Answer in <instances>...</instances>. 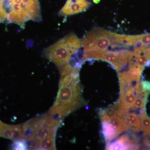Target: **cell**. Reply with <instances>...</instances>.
Masks as SVG:
<instances>
[{
  "label": "cell",
  "instance_id": "cell-1",
  "mask_svg": "<svg viewBox=\"0 0 150 150\" xmlns=\"http://www.w3.org/2000/svg\"><path fill=\"white\" fill-rule=\"evenodd\" d=\"M85 104L78 65L71 72L61 78L56 100L48 113L54 118L60 119Z\"/></svg>",
  "mask_w": 150,
  "mask_h": 150
},
{
  "label": "cell",
  "instance_id": "cell-2",
  "mask_svg": "<svg viewBox=\"0 0 150 150\" xmlns=\"http://www.w3.org/2000/svg\"><path fill=\"white\" fill-rule=\"evenodd\" d=\"M4 6L9 10L6 17L8 22L18 25L22 28L26 22L41 20L39 0H6Z\"/></svg>",
  "mask_w": 150,
  "mask_h": 150
},
{
  "label": "cell",
  "instance_id": "cell-3",
  "mask_svg": "<svg viewBox=\"0 0 150 150\" xmlns=\"http://www.w3.org/2000/svg\"><path fill=\"white\" fill-rule=\"evenodd\" d=\"M82 47V40L74 33H70L46 48L43 55L59 69L70 63L74 54Z\"/></svg>",
  "mask_w": 150,
  "mask_h": 150
},
{
  "label": "cell",
  "instance_id": "cell-4",
  "mask_svg": "<svg viewBox=\"0 0 150 150\" xmlns=\"http://www.w3.org/2000/svg\"><path fill=\"white\" fill-rule=\"evenodd\" d=\"M60 123V119L49 114L33 118L22 125L25 140L33 144L48 137H55Z\"/></svg>",
  "mask_w": 150,
  "mask_h": 150
},
{
  "label": "cell",
  "instance_id": "cell-5",
  "mask_svg": "<svg viewBox=\"0 0 150 150\" xmlns=\"http://www.w3.org/2000/svg\"><path fill=\"white\" fill-rule=\"evenodd\" d=\"M113 34V33L100 28H93L82 40L83 54L107 50L112 43Z\"/></svg>",
  "mask_w": 150,
  "mask_h": 150
},
{
  "label": "cell",
  "instance_id": "cell-6",
  "mask_svg": "<svg viewBox=\"0 0 150 150\" xmlns=\"http://www.w3.org/2000/svg\"><path fill=\"white\" fill-rule=\"evenodd\" d=\"M91 3L86 0H67L65 5L59 12L60 16H67L86 11Z\"/></svg>",
  "mask_w": 150,
  "mask_h": 150
},
{
  "label": "cell",
  "instance_id": "cell-7",
  "mask_svg": "<svg viewBox=\"0 0 150 150\" xmlns=\"http://www.w3.org/2000/svg\"><path fill=\"white\" fill-rule=\"evenodd\" d=\"M142 86L138 88H131L124 93L121 94L118 104L119 107L125 111L133 109L134 103L138 93L142 91Z\"/></svg>",
  "mask_w": 150,
  "mask_h": 150
},
{
  "label": "cell",
  "instance_id": "cell-8",
  "mask_svg": "<svg viewBox=\"0 0 150 150\" xmlns=\"http://www.w3.org/2000/svg\"><path fill=\"white\" fill-rule=\"evenodd\" d=\"M100 117L102 121L108 123L118 135L129 128L123 119L118 115H108L103 112L100 113Z\"/></svg>",
  "mask_w": 150,
  "mask_h": 150
},
{
  "label": "cell",
  "instance_id": "cell-9",
  "mask_svg": "<svg viewBox=\"0 0 150 150\" xmlns=\"http://www.w3.org/2000/svg\"><path fill=\"white\" fill-rule=\"evenodd\" d=\"M121 118L126 123L129 128L134 132H138L141 130V122L139 117L134 112H127L121 115Z\"/></svg>",
  "mask_w": 150,
  "mask_h": 150
},
{
  "label": "cell",
  "instance_id": "cell-10",
  "mask_svg": "<svg viewBox=\"0 0 150 150\" xmlns=\"http://www.w3.org/2000/svg\"><path fill=\"white\" fill-rule=\"evenodd\" d=\"M134 142L129 140L126 136H121L118 139L109 145L107 147L109 150L129 149L134 148Z\"/></svg>",
  "mask_w": 150,
  "mask_h": 150
},
{
  "label": "cell",
  "instance_id": "cell-11",
  "mask_svg": "<svg viewBox=\"0 0 150 150\" xmlns=\"http://www.w3.org/2000/svg\"><path fill=\"white\" fill-rule=\"evenodd\" d=\"M55 137H50L34 143L31 145L30 149L56 150Z\"/></svg>",
  "mask_w": 150,
  "mask_h": 150
},
{
  "label": "cell",
  "instance_id": "cell-12",
  "mask_svg": "<svg viewBox=\"0 0 150 150\" xmlns=\"http://www.w3.org/2000/svg\"><path fill=\"white\" fill-rule=\"evenodd\" d=\"M141 122V129L145 136H150V118L145 111L142 112L139 115Z\"/></svg>",
  "mask_w": 150,
  "mask_h": 150
},
{
  "label": "cell",
  "instance_id": "cell-13",
  "mask_svg": "<svg viewBox=\"0 0 150 150\" xmlns=\"http://www.w3.org/2000/svg\"><path fill=\"white\" fill-rule=\"evenodd\" d=\"M14 142L23 141L25 140V136L23 130L22 125L19 124L11 125V139Z\"/></svg>",
  "mask_w": 150,
  "mask_h": 150
},
{
  "label": "cell",
  "instance_id": "cell-14",
  "mask_svg": "<svg viewBox=\"0 0 150 150\" xmlns=\"http://www.w3.org/2000/svg\"><path fill=\"white\" fill-rule=\"evenodd\" d=\"M102 122L103 135L106 141L109 142L117 137L118 134L108 123L104 121Z\"/></svg>",
  "mask_w": 150,
  "mask_h": 150
},
{
  "label": "cell",
  "instance_id": "cell-15",
  "mask_svg": "<svg viewBox=\"0 0 150 150\" xmlns=\"http://www.w3.org/2000/svg\"><path fill=\"white\" fill-rule=\"evenodd\" d=\"M0 137L11 139V125H7L0 121Z\"/></svg>",
  "mask_w": 150,
  "mask_h": 150
},
{
  "label": "cell",
  "instance_id": "cell-16",
  "mask_svg": "<svg viewBox=\"0 0 150 150\" xmlns=\"http://www.w3.org/2000/svg\"><path fill=\"white\" fill-rule=\"evenodd\" d=\"M6 0H0V21H4L6 19L7 12L5 8Z\"/></svg>",
  "mask_w": 150,
  "mask_h": 150
},
{
  "label": "cell",
  "instance_id": "cell-17",
  "mask_svg": "<svg viewBox=\"0 0 150 150\" xmlns=\"http://www.w3.org/2000/svg\"><path fill=\"white\" fill-rule=\"evenodd\" d=\"M13 149L15 150H26L27 149V145L24 141L16 142H14Z\"/></svg>",
  "mask_w": 150,
  "mask_h": 150
},
{
  "label": "cell",
  "instance_id": "cell-18",
  "mask_svg": "<svg viewBox=\"0 0 150 150\" xmlns=\"http://www.w3.org/2000/svg\"><path fill=\"white\" fill-rule=\"evenodd\" d=\"M93 1L94 3H95V4H97L100 2V0H93Z\"/></svg>",
  "mask_w": 150,
  "mask_h": 150
}]
</instances>
